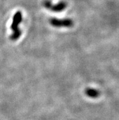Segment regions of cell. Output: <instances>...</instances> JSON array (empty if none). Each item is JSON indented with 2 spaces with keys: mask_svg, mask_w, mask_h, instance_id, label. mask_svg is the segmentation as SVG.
I'll return each mask as SVG.
<instances>
[{
  "mask_svg": "<svg viewBox=\"0 0 119 120\" xmlns=\"http://www.w3.org/2000/svg\"><path fill=\"white\" fill-rule=\"evenodd\" d=\"M50 24L55 27H70L73 26V21L71 19L65 18V19H58L56 18H52L50 19Z\"/></svg>",
  "mask_w": 119,
  "mask_h": 120,
  "instance_id": "6da1fadb",
  "label": "cell"
},
{
  "mask_svg": "<svg viewBox=\"0 0 119 120\" xmlns=\"http://www.w3.org/2000/svg\"><path fill=\"white\" fill-rule=\"evenodd\" d=\"M23 20V15L20 11H17L13 17V21L11 24V28L12 30H14L18 28L19 24L21 23Z\"/></svg>",
  "mask_w": 119,
  "mask_h": 120,
  "instance_id": "7a4b0ae2",
  "label": "cell"
},
{
  "mask_svg": "<svg viewBox=\"0 0 119 120\" xmlns=\"http://www.w3.org/2000/svg\"><path fill=\"white\" fill-rule=\"evenodd\" d=\"M67 7V3L65 1H60L57 4L54 5L52 4L51 8L50 9V11L55 12H60L64 11Z\"/></svg>",
  "mask_w": 119,
  "mask_h": 120,
  "instance_id": "3957f363",
  "label": "cell"
},
{
  "mask_svg": "<svg viewBox=\"0 0 119 120\" xmlns=\"http://www.w3.org/2000/svg\"><path fill=\"white\" fill-rule=\"evenodd\" d=\"M85 93L88 97L92 98H97L99 96L100 93L99 91L96 89L94 88H87L85 91Z\"/></svg>",
  "mask_w": 119,
  "mask_h": 120,
  "instance_id": "277c9868",
  "label": "cell"
},
{
  "mask_svg": "<svg viewBox=\"0 0 119 120\" xmlns=\"http://www.w3.org/2000/svg\"><path fill=\"white\" fill-rule=\"evenodd\" d=\"M21 30H20L19 28L15 29L14 30V32L10 36V39L11 40H13V41H15V40H17L18 38H20V37L21 35Z\"/></svg>",
  "mask_w": 119,
  "mask_h": 120,
  "instance_id": "5b68a950",
  "label": "cell"
},
{
  "mask_svg": "<svg viewBox=\"0 0 119 120\" xmlns=\"http://www.w3.org/2000/svg\"><path fill=\"white\" fill-rule=\"evenodd\" d=\"M52 4V3L49 0H45L44 1L43 3V5L46 9H48V10H50V8H51V6Z\"/></svg>",
  "mask_w": 119,
  "mask_h": 120,
  "instance_id": "8992f818",
  "label": "cell"
}]
</instances>
